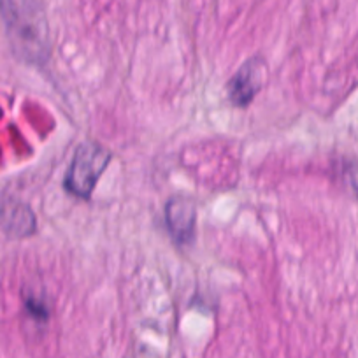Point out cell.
<instances>
[{"mask_svg":"<svg viewBox=\"0 0 358 358\" xmlns=\"http://www.w3.org/2000/svg\"><path fill=\"white\" fill-rule=\"evenodd\" d=\"M9 43L22 60L43 64L51 51L44 0H0Z\"/></svg>","mask_w":358,"mask_h":358,"instance_id":"1","label":"cell"},{"mask_svg":"<svg viewBox=\"0 0 358 358\" xmlns=\"http://www.w3.org/2000/svg\"><path fill=\"white\" fill-rule=\"evenodd\" d=\"M111 162V153L99 143L86 141L76 150L65 174V190L79 199H90L99 178Z\"/></svg>","mask_w":358,"mask_h":358,"instance_id":"2","label":"cell"},{"mask_svg":"<svg viewBox=\"0 0 358 358\" xmlns=\"http://www.w3.org/2000/svg\"><path fill=\"white\" fill-rule=\"evenodd\" d=\"M264 62L260 58H251L229 83V97L239 108L250 104L255 95L264 85Z\"/></svg>","mask_w":358,"mask_h":358,"instance_id":"3","label":"cell"},{"mask_svg":"<svg viewBox=\"0 0 358 358\" xmlns=\"http://www.w3.org/2000/svg\"><path fill=\"white\" fill-rule=\"evenodd\" d=\"M197 208L187 197H172L165 206V222L169 232L179 244L190 243L195 232Z\"/></svg>","mask_w":358,"mask_h":358,"instance_id":"4","label":"cell"}]
</instances>
